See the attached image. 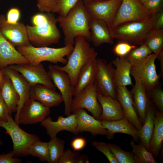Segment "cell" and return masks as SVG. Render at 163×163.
Segmentation results:
<instances>
[{"label":"cell","instance_id":"1","mask_svg":"<svg viewBox=\"0 0 163 163\" xmlns=\"http://www.w3.org/2000/svg\"><path fill=\"white\" fill-rule=\"evenodd\" d=\"M91 18L83 0H79L65 17H58V23L64 35L65 46H74L75 38L78 36L91 41L89 26Z\"/></svg>","mask_w":163,"mask_h":163},{"label":"cell","instance_id":"2","mask_svg":"<svg viewBox=\"0 0 163 163\" xmlns=\"http://www.w3.org/2000/svg\"><path fill=\"white\" fill-rule=\"evenodd\" d=\"M74 45L72 51L67 56V62L64 66H53L66 73L69 77L71 85L75 87L81 69L91 58L97 56V53L91 46L85 38L81 36L75 38Z\"/></svg>","mask_w":163,"mask_h":163},{"label":"cell","instance_id":"3","mask_svg":"<svg viewBox=\"0 0 163 163\" xmlns=\"http://www.w3.org/2000/svg\"><path fill=\"white\" fill-rule=\"evenodd\" d=\"M74 46L68 45L58 48L36 47L31 44L16 47L17 49L32 64H38L46 61L56 64L61 63L65 65L67 59L64 58L72 51Z\"/></svg>","mask_w":163,"mask_h":163},{"label":"cell","instance_id":"4","mask_svg":"<svg viewBox=\"0 0 163 163\" xmlns=\"http://www.w3.org/2000/svg\"><path fill=\"white\" fill-rule=\"evenodd\" d=\"M153 29L152 21L124 22L111 30L113 37L118 41H124L134 45L144 43L149 34Z\"/></svg>","mask_w":163,"mask_h":163},{"label":"cell","instance_id":"5","mask_svg":"<svg viewBox=\"0 0 163 163\" xmlns=\"http://www.w3.org/2000/svg\"><path fill=\"white\" fill-rule=\"evenodd\" d=\"M52 13L46 21L39 26L26 25L29 40L33 46H48L59 42L61 35L56 25L57 18Z\"/></svg>","mask_w":163,"mask_h":163},{"label":"cell","instance_id":"6","mask_svg":"<svg viewBox=\"0 0 163 163\" xmlns=\"http://www.w3.org/2000/svg\"><path fill=\"white\" fill-rule=\"evenodd\" d=\"M12 118L11 115L7 121L0 120V127L5 130V133L11 137L13 144V151L15 156L25 157L28 155L26 151L27 147L35 142L40 140L37 135L28 133L22 130Z\"/></svg>","mask_w":163,"mask_h":163},{"label":"cell","instance_id":"7","mask_svg":"<svg viewBox=\"0 0 163 163\" xmlns=\"http://www.w3.org/2000/svg\"><path fill=\"white\" fill-rule=\"evenodd\" d=\"M152 16L139 0H122L117 11L110 30L126 22L149 21L151 20Z\"/></svg>","mask_w":163,"mask_h":163},{"label":"cell","instance_id":"8","mask_svg":"<svg viewBox=\"0 0 163 163\" xmlns=\"http://www.w3.org/2000/svg\"><path fill=\"white\" fill-rule=\"evenodd\" d=\"M97 60L98 68L95 80L97 93L117 99L115 69L112 62L108 63L106 60L101 58H97Z\"/></svg>","mask_w":163,"mask_h":163},{"label":"cell","instance_id":"9","mask_svg":"<svg viewBox=\"0 0 163 163\" xmlns=\"http://www.w3.org/2000/svg\"><path fill=\"white\" fill-rule=\"evenodd\" d=\"M158 54L151 53L140 64L132 66L130 75L141 82L148 92L158 86L160 75H158L155 62Z\"/></svg>","mask_w":163,"mask_h":163},{"label":"cell","instance_id":"10","mask_svg":"<svg viewBox=\"0 0 163 163\" xmlns=\"http://www.w3.org/2000/svg\"><path fill=\"white\" fill-rule=\"evenodd\" d=\"M80 109H87L96 119L101 121L102 109L97 98L95 82L90 83L72 99L71 112Z\"/></svg>","mask_w":163,"mask_h":163},{"label":"cell","instance_id":"11","mask_svg":"<svg viewBox=\"0 0 163 163\" xmlns=\"http://www.w3.org/2000/svg\"><path fill=\"white\" fill-rule=\"evenodd\" d=\"M9 66L20 73L30 85L40 84L54 90L56 89L48 72L41 63L14 64Z\"/></svg>","mask_w":163,"mask_h":163},{"label":"cell","instance_id":"12","mask_svg":"<svg viewBox=\"0 0 163 163\" xmlns=\"http://www.w3.org/2000/svg\"><path fill=\"white\" fill-rule=\"evenodd\" d=\"M122 1L93 0L84 4L86 9L91 17L104 21L110 29Z\"/></svg>","mask_w":163,"mask_h":163},{"label":"cell","instance_id":"13","mask_svg":"<svg viewBox=\"0 0 163 163\" xmlns=\"http://www.w3.org/2000/svg\"><path fill=\"white\" fill-rule=\"evenodd\" d=\"M48 68L50 78L62 96L64 104V114L68 116L71 112V103L75 87L71 85L69 76L65 72L56 69L51 65Z\"/></svg>","mask_w":163,"mask_h":163},{"label":"cell","instance_id":"14","mask_svg":"<svg viewBox=\"0 0 163 163\" xmlns=\"http://www.w3.org/2000/svg\"><path fill=\"white\" fill-rule=\"evenodd\" d=\"M0 32L15 47L31 44L28 38L26 25L20 22L15 24H9L3 14H0Z\"/></svg>","mask_w":163,"mask_h":163},{"label":"cell","instance_id":"15","mask_svg":"<svg viewBox=\"0 0 163 163\" xmlns=\"http://www.w3.org/2000/svg\"><path fill=\"white\" fill-rule=\"evenodd\" d=\"M50 107L40 102L29 98L20 111L19 124H33L41 123L50 114Z\"/></svg>","mask_w":163,"mask_h":163},{"label":"cell","instance_id":"16","mask_svg":"<svg viewBox=\"0 0 163 163\" xmlns=\"http://www.w3.org/2000/svg\"><path fill=\"white\" fill-rule=\"evenodd\" d=\"M11 80L19 96L14 121L18 125L19 114L25 102L30 98V85L18 72L9 66L1 69Z\"/></svg>","mask_w":163,"mask_h":163},{"label":"cell","instance_id":"17","mask_svg":"<svg viewBox=\"0 0 163 163\" xmlns=\"http://www.w3.org/2000/svg\"><path fill=\"white\" fill-rule=\"evenodd\" d=\"M40 124L46 130L47 134L50 139L56 136L60 132L66 130L77 135L79 133L77 129V123L76 116L73 113L67 117L62 116L58 117L57 120L53 121L51 117H46Z\"/></svg>","mask_w":163,"mask_h":163},{"label":"cell","instance_id":"18","mask_svg":"<svg viewBox=\"0 0 163 163\" xmlns=\"http://www.w3.org/2000/svg\"><path fill=\"white\" fill-rule=\"evenodd\" d=\"M75 114L77 121V129L79 133L88 132L93 136H106L108 132L103 125L101 121L89 114L84 109H77L72 112Z\"/></svg>","mask_w":163,"mask_h":163},{"label":"cell","instance_id":"19","mask_svg":"<svg viewBox=\"0 0 163 163\" xmlns=\"http://www.w3.org/2000/svg\"><path fill=\"white\" fill-rule=\"evenodd\" d=\"M30 98L50 108L58 106L63 101L60 93L40 84L30 85Z\"/></svg>","mask_w":163,"mask_h":163},{"label":"cell","instance_id":"20","mask_svg":"<svg viewBox=\"0 0 163 163\" xmlns=\"http://www.w3.org/2000/svg\"><path fill=\"white\" fill-rule=\"evenodd\" d=\"M117 99L121 105L125 117L139 130L142 124L134 107L130 91L126 86L117 87Z\"/></svg>","mask_w":163,"mask_h":163},{"label":"cell","instance_id":"21","mask_svg":"<svg viewBox=\"0 0 163 163\" xmlns=\"http://www.w3.org/2000/svg\"><path fill=\"white\" fill-rule=\"evenodd\" d=\"M30 63L0 32V70L10 65Z\"/></svg>","mask_w":163,"mask_h":163},{"label":"cell","instance_id":"22","mask_svg":"<svg viewBox=\"0 0 163 163\" xmlns=\"http://www.w3.org/2000/svg\"><path fill=\"white\" fill-rule=\"evenodd\" d=\"M91 41L96 47L102 44L113 43L110 29L104 21L91 17L89 22Z\"/></svg>","mask_w":163,"mask_h":163},{"label":"cell","instance_id":"23","mask_svg":"<svg viewBox=\"0 0 163 163\" xmlns=\"http://www.w3.org/2000/svg\"><path fill=\"white\" fill-rule=\"evenodd\" d=\"M130 92L136 110L142 125L148 107L151 101L148 93L143 83L138 80H135V84Z\"/></svg>","mask_w":163,"mask_h":163},{"label":"cell","instance_id":"24","mask_svg":"<svg viewBox=\"0 0 163 163\" xmlns=\"http://www.w3.org/2000/svg\"><path fill=\"white\" fill-rule=\"evenodd\" d=\"M97 96L102 109L101 121H113L125 117L121 105L117 99L97 93Z\"/></svg>","mask_w":163,"mask_h":163},{"label":"cell","instance_id":"25","mask_svg":"<svg viewBox=\"0 0 163 163\" xmlns=\"http://www.w3.org/2000/svg\"><path fill=\"white\" fill-rule=\"evenodd\" d=\"M104 127L108 131L106 137L110 139L117 133H124L131 136L134 142H139V130L125 117L113 121H101Z\"/></svg>","mask_w":163,"mask_h":163},{"label":"cell","instance_id":"26","mask_svg":"<svg viewBox=\"0 0 163 163\" xmlns=\"http://www.w3.org/2000/svg\"><path fill=\"white\" fill-rule=\"evenodd\" d=\"M97 56L91 58L81 69L75 87L74 97L90 83L95 82L98 68Z\"/></svg>","mask_w":163,"mask_h":163},{"label":"cell","instance_id":"27","mask_svg":"<svg viewBox=\"0 0 163 163\" xmlns=\"http://www.w3.org/2000/svg\"><path fill=\"white\" fill-rule=\"evenodd\" d=\"M112 62L116 67L114 78L117 87L133 86L130 76L132 66L125 56L117 57Z\"/></svg>","mask_w":163,"mask_h":163},{"label":"cell","instance_id":"28","mask_svg":"<svg viewBox=\"0 0 163 163\" xmlns=\"http://www.w3.org/2000/svg\"><path fill=\"white\" fill-rule=\"evenodd\" d=\"M0 92L6 104L9 114L11 115L16 112L19 96L11 80L5 73L0 83Z\"/></svg>","mask_w":163,"mask_h":163},{"label":"cell","instance_id":"29","mask_svg":"<svg viewBox=\"0 0 163 163\" xmlns=\"http://www.w3.org/2000/svg\"><path fill=\"white\" fill-rule=\"evenodd\" d=\"M156 109L151 101L146 111L144 122L141 128L139 130V140L149 151V143L154 129Z\"/></svg>","mask_w":163,"mask_h":163},{"label":"cell","instance_id":"30","mask_svg":"<svg viewBox=\"0 0 163 163\" xmlns=\"http://www.w3.org/2000/svg\"><path fill=\"white\" fill-rule=\"evenodd\" d=\"M163 142V112L155 111L154 129L149 144V151L154 157L158 155Z\"/></svg>","mask_w":163,"mask_h":163},{"label":"cell","instance_id":"31","mask_svg":"<svg viewBox=\"0 0 163 163\" xmlns=\"http://www.w3.org/2000/svg\"><path fill=\"white\" fill-rule=\"evenodd\" d=\"M129 144L132 149L135 163L157 162L151 152L148 151L145 146L141 142L136 145L135 142L132 140Z\"/></svg>","mask_w":163,"mask_h":163},{"label":"cell","instance_id":"32","mask_svg":"<svg viewBox=\"0 0 163 163\" xmlns=\"http://www.w3.org/2000/svg\"><path fill=\"white\" fill-rule=\"evenodd\" d=\"M144 43L152 53L159 54L163 50V29H153L147 36Z\"/></svg>","mask_w":163,"mask_h":163},{"label":"cell","instance_id":"33","mask_svg":"<svg viewBox=\"0 0 163 163\" xmlns=\"http://www.w3.org/2000/svg\"><path fill=\"white\" fill-rule=\"evenodd\" d=\"M28 155L38 158L42 161L50 162V154L48 142L39 140L29 146L27 149Z\"/></svg>","mask_w":163,"mask_h":163},{"label":"cell","instance_id":"34","mask_svg":"<svg viewBox=\"0 0 163 163\" xmlns=\"http://www.w3.org/2000/svg\"><path fill=\"white\" fill-rule=\"evenodd\" d=\"M151 53V51L144 43L133 49L125 57L133 66L141 63Z\"/></svg>","mask_w":163,"mask_h":163},{"label":"cell","instance_id":"35","mask_svg":"<svg viewBox=\"0 0 163 163\" xmlns=\"http://www.w3.org/2000/svg\"><path fill=\"white\" fill-rule=\"evenodd\" d=\"M64 140L56 136L51 139L48 142L50 154V163H58V162L64 152Z\"/></svg>","mask_w":163,"mask_h":163},{"label":"cell","instance_id":"36","mask_svg":"<svg viewBox=\"0 0 163 163\" xmlns=\"http://www.w3.org/2000/svg\"><path fill=\"white\" fill-rule=\"evenodd\" d=\"M107 144L119 163H135L132 151H124L116 144L109 143Z\"/></svg>","mask_w":163,"mask_h":163},{"label":"cell","instance_id":"37","mask_svg":"<svg viewBox=\"0 0 163 163\" xmlns=\"http://www.w3.org/2000/svg\"><path fill=\"white\" fill-rule=\"evenodd\" d=\"M92 145L97 150L104 154L110 163H119L112 152L107 143L103 142L94 141Z\"/></svg>","mask_w":163,"mask_h":163},{"label":"cell","instance_id":"38","mask_svg":"<svg viewBox=\"0 0 163 163\" xmlns=\"http://www.w3.org/2000/svg\"><path fill=\"white\" fill-rule=\"evenodd\" d=\"M56 13L59 16L65 17L79 0H57Z\"/></svg>","mask_w":163,"mask_h":163},{"label":"cell","instance_id":"39","mask_svg":"<svg viewBox=\"0 0 163 163\" xmlns=\"http://www.w3.org/2000/svg\"><path fill=\"white\" fill-rule=\"evenodd\" d=\"M37 6L41 12L56 13L57 0H37Z\"/></svg>","mask_w":163,"mask_h":163},{"label":"cell","instance_id":"40","mask_svg":"<svg viewBox=\"0 0 163 163\" xmlns=\"http://www.w3.org/2000/svg\"><path fill=\"white\" fill-rule=\"evenodd\" d=\"M148 93L158 110L163 112V91L161 88L157 86Z\"/></svg>","mask_w":163,"mask_h":163},{"label":"cell","instance_id":"41","mask_svg":"<svg viewBox=\"0 0 163 163\" xmlns=\"http://www.w3.org/2000/svg\"><path fill=\"white\" fill-rule=\"evenodd\" d=\"M137 47L136 45L124 41H118L114 47L113 53L119 57L126 56L133 49Z\"/></svg>","mask_w":163,"mask_h":163},{"label":"cell","instance_id":"42","mask_svg":"<svg viewBox=\"0 0 163 163\" xmlns=\"http://www.w3.org/2000/svg\"><path fill=\"white\" fill-rule=\"evenodd\" d=\"M163 0H148L142 4L147 10L152 15L162 9Z\"/></svg>","mask_w":163,"mask_h":163},{"label":"cell","instance_id":"43","mask_svg":"<svg viewBox=\"0 0 163 163\" xmlns=\"http://www.w3.org/2000/svg\"><path fill=\"white\" fill-rule=\"evenodd\" d=\"M80 153L68 149L64 152L58 163H76L77 158Z\"/></svg>","mask_w":163,"mask_h":163},{"label":"cell","instance_id":"44","mask_svg":"<svg viewBox=\"0 0 163 163\" xmlns=\"http://www.w3.org/2000/svg\"><path fill=\"white\" fill-rule=\"evenodd\" d=\"M21 11L17 7H12L8 11L5 16L7 22L11 24H15L19 21L21 16Z\"/></svg>","mask_w":163,"mask_h":163},{"label":"cell","instance_id":"45","mask_svg":"<svg viewBox=\"0 0 163 163\" xmlns=\"http://www.w3.org/2000/svg\"><path fill=\"white\" fill-rule=\"evenodd\" d=\"M50 13L40 12L33 15L31 18L32 25L38 26L46 21L48 19Z\"/></svg>","mask_w":163,"mask_h":163},{"label":"cell","instance_id":"46","mask_svg":"<svg viewBox=\"0 0 163 163\" xmlns=\"http://www.w3.org/2000/svg\"><path fill=\"white\" fill-rule=\"evenodd\" d=\"M15 157L12 150L7 154L3 153L0 154V163H20L21 162V159Z\"/></svg>","mask_w":163,"mask_h":163},{"label":"cell","instance_id":"47","mask_svg":"<svg viewBox=\"0 0 163 163\" xmlns=\"http://www.w3.org/2000/svg\"><path fill=\"white\" fill-rule=\"evenodd\" d=\"M153 29L158 30L163 29V11L162 9L152 17Z\"/></svg>","mask_w":163,"mask_h":163},{"label":"cell","instance_id":"48","mask_svg":"<svg viewBox=\"0 0 163 163\" xmlns=\"http://www.w3.org/2000/svg\"><path fill=\"white\" fill-rule=\"evenodd\" d=\"M10 115L6 104L0 92V120L6 121Z\"/></svg>","mask_w":163,"mask_h":163},{"label":"cell","instance_id":"49","mask_svg":"<svg viewBox=\"0 0 163 163\" xmlns=\"http://www.w3.org/2000/svg\"><path fill=\"white\" fill-rule=\"evenodd\" d=\"M86 141L85 138L82 137H76L71 142V145L72 148L75 151L83 149L85 147Z\"/></svg>","mask_w":163,"mask_h":163},{"label":"cell","instance_id":"50","mask_svg":"<svg viewBox=\"0 0 163 163\" xmlns=\"http://www.w3.org/2000/svg\"><path fill=\"white\" fill-rule=\"evenodd\" d=\"M157 59L158 60L160 66V76L163 77V50L162 51L158 54Z\"/></svg>","mask_w":163,"mask_h":163},{"label":"cell","instance_id":"51","mask_svg":"<svg viewBox=\"0 0 163 163\" xmlns=\"http://www.w3.org/2000/svg\"><path fill=\"white\" fill-rule=\"evenodd\" d=\"M89 160L86 155L84 154L79 155L78 157L76 163H89Z\"/></svg>","mask_w":163,"mask_h":163},{"label":"cell","instance_id":"52","mask_svg":"<svg viewBox=\"0 0 163 163\" xmlns=\"http://www.w3.org/2000/svg\"><path fill=\"white\" fill-rule=\"evenodd\" d=\"M4 75V73L2 69L0 70V83L2 80Z\"/></svg>","mask_w":163,"mask_h":163},{"label":"cell","instance_id":"53","mask_svg":"<svg viewBox=\"0 0 163 163\" xmlns=\"http://www.w3.org/2000/svg\"><path fill=\"white\" fill-rule=\"evenodd\" d=\"M93 0H83V1L85 4H87Z\"/></svg>","mask_w":163,"mask_h":163},{"label":"cell","instance_id":"54","mask_svg":"<svg viewBox=\"0 0 163 163\" xmlns=\"http://www.w3.org/2000/svg\"><path fill=\"white\" fill-rule=\"evenodd\" d=\"M148 0H139L140 2L142 4Z\"/></svg>","mask_w":163,"mask_h":163},{"label":"cell","instance_id":"55","mask_svg":"<svg viewBox=\"0 0 163 163\" xmlns=\"http://www.w3.org/2000/svg\"><path fill=\"white\" fill-rule=\"evenodd\" d=\"M2 142L1 141V140L0 139V144L2 145Z\"/></svg>","mask_w":163,"mask_h":163},{"label":"cell","instance_id":"56","mask_svg":"<svg viewBox=\"0 0 163 163\" xmlns=\"http://www.w3.org/2000/svg\"></svg>","mask_w":163,"mask_h":163}]
</instances>
